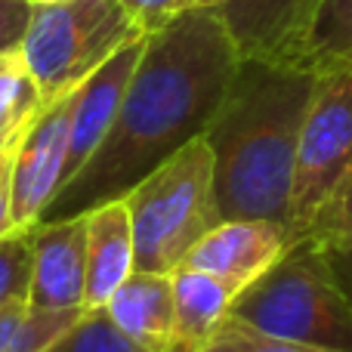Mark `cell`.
I'll return each instance as SVG.
<instances>
[{
	"label": "cell",
	"mask_w": 352,
	"mask_h": 352,
	"mask_svg": "<svg viewBox=\"0 0 352 352\" xmlns=\"http://www.w3.org/2000/svg\"><path fill=\"white\" fill-rule=\"evenodd\" d=\"M241 65L219 10H186L146 47L102 146L59 188L37 223H56L121 201L148 173L201 140Z\"/></svg>",
	"instance_id": "6da1fadb"
},
{
	"label": "cell",
	"mask_w": 352,
	"mask_h": 352,
	"mask_svg": "<svg viewBox=\"0 0 352 352\" xmlns=\"http://www.w3.org/2000/svg\"><path fill=\"white\" fill-rule=\"evenodd\" d=\"M318 74L294 62L241 59L204 133L223 219L287 223L297 142Z\"/></svg>",
	"instance_id": "7a4b0ae2"
},
{
	"label": "cell",
	"mask_w": 352,
	"mask_h": 352,
	"mask_svg": "<svg viewBox=\"0 0 352 352\" xmlns=\"http://www.w3.org/2000/svg\"><path fill=\"white\" fill-rule=\"evenodd\" d=\"M121 201L133 226L136 269L158 275L176 272L195 244L223 223L213 192V155L204 136L148 173Z\"/></svg>",
	"instance_id": "3957f363"
},
{
	"label": "cell",
	"mask_w": 352,
	"mask_h": 352,
	"mask_svg": "<svg viewBox=\"0 0 352 352\" xmlns=\"http://www.w3.org/2000/svg\"><path fill=\"white\" fill-rule=\"evenodd\" d=\"M229 318L278 340L352 352V306L334 285L324 256L303 241L238 294Z\"/></svg>",
	"instance_id": "277c9868"
},
{
	"label": "cell",
	"mask_w": 352,
	"mask_h": 352,
	"mask_svg": "<svg viewBox=\"0 0 352 352\" xmlns=\"http://www.w3.org/2000/svg\"><path fill=\"white\" fill-rule=\"evenodd\" d=\"M136 37L146 34L118 0H50L31 3L19 53L47 105L78 90Z\"/></svg>",
	"instance_id": "5b68a950"
},
{
	"label": "cell",
	"mask_w": 352,
	"mask_h": 352,
	"mask_svg": "<svg viewBox=\"0 0 352 352\" xmlns=\"http://www.w3.org/2000/svg\"><path fill=\"white\" fill-rule=\"evenodd\" d=\"M352 170V68H331L316 78L297 142L287 232L297 244L322 201Z\"/></svg>",
	"instance_id": "8992f818"
},
{
	"label": "cell",
	"mask_w": 352,
	"mask_h": 352,
	"mask_svg": "<svg viewBox=\"0 0 352 352\" xmlns=\"http://www.w3.org/2000/svg\"><path fill=\"white\" fill-rule=\"evenodd\" d=\"M74 90L47 102L28 121L12 164V226L34 229L41 213L65 182L68 142H72Z\"/></svg>",
	"instance_id": "52a82bcc"
},
{
	"label": "cell",
	"mask_w": 352,
	"mask_h": 352,
	"mask_svg": "<svg viewBox=\"0 0 352 352\" xmlns=\"http://www.w3.org/2000/svg\"><path fill=\"white\" fill-rule=\"evenodd\" d=\"M294 248L291 232L275 219H223L188 254L182 266L226 281L235 294L266 275Z\"/></svg>",
	"instance_id": "ba28073f"
},
{
	"label": "cell",
	"mask_w": 352,
	"mask_h": 352,
	"mask_svg": "<svg viewBox=\"0 0 352 352\" xmlns=\"http://www.w3.org/2000/svg\"><path fill=\"white\" fill-rule=\"evenodd\" d=\"M87 226L80 213L31 229L28 309H87Z\"/></svg>",
	"instance_id": "9c48e42d"
},
{
	"label": "cell",
	"mask_w": 352,
	"mask_h": 352,
	"mask_svg": "<svg viewBox=\"0 0 352 352\" xmlns=\"http://www.w3.org/2000/svg\"><path fill=\"white\" fill-rule=\"evenodd\" d=\"M318 3L322 0H226L217 10L241 59L300 65V53Z\"/></svg>",
	"instance_id": "30bf717a"
},
{
	"label": "cell",
	"mask_w": 352,
	"mask_h": 352,
	"mask_svg": "<svg viewBox=\"0 0 352 352\" xmlns=\"http://www.w3.org/2000/svg\"><path fill=\"white\" fill-rule=\"evenodd\" d=\"M146 37H136L127 47H121L102 68L90 74L84 84L74 90V111H72V142H68V167H65V182L72 179L80 167L90 161V155L102 146L109 136L111 124L121 109L124 90L130 84L136 62L142 56ZM62 182V186H65ZM59 195V192H56Z\"/></svg>",
	"instance_id": "8fae6325"
},
{
	"label": "cell",
	"mask_w": 352,
	"mask_h": 352,
	"mask_svg": "<svg viewBox=\"0 0 352 352\" xmlns=\"http://www.w3.org/2000/svg\"><path fill=\"white\" fill-rule=\"evenodd\" d=\"M87 309H102L109 297L136 272L133 226L124 201L87 213Z\"/></svg>",
	"instance_id": "7c38bea8"
},
{
	"label": "cell",
	"mask_w": 352,
	"mask_h": 352,
	"mask_svg": "<svg viewBox=\"0 0 352 352\" xmlns=\"http://www.w3.org/2000/svg\"><path fill=\"white\" fill-rule=\"evenodd\" d=\"M109 318L146 352L173 349V281L170 275L136 269L102 306Z\"/></svg>",
	"instance_id": "4fadbf2b"
},
{
	"label": "cell",
	"mask_w": 352,
	"mask_h": 352,
	"mask_svg": "<svg viewBox=\"0 0 352 352\" xmlns=\"http://www.w3.org/2000/svg\"><path fill=\"white\" fill-rule=\"evenodd\" d=\"M173 281V349L170 352H201L217 328L229 318L238 294L226 281L192 266L170 272Z\"/></svg>",
	"instance_id": "5bb4252c"
},
{
	"label": "cell",
	"mask_w": 352,
	"mask_h": 352,
	"mask_svg": "<svg viewBox=\"0 0 352 352\" xmlns=\"http://www.w3.org/2000/svg\"><path fill=\"white\" fill-rule=\"evenodd\" d=\"M300 65L316 74L352 68V0H322L309 25Z\"/></svg>",
	"instance_id": "9a60e30c"
},
{
	"label": "cell",
	"mask_w": 352,
	"mask_h": 352,
	"mask_svg": "<svg viewBox=\"0 0 352 352\" xmlns=\"http://www.w3.org/2000/svg\"><path fill=\"white\" fill-rule=\"evenodd\" d=\"M43 109L37 84L25 68L22 53L0 56V152L25 130V124Z\"/></svg>",
	"instance_id": "2e32d148"
},
{
	"label": "cell",
	"mask_w": 352,
	"mask_h": 352,
	"mask_svg": "<svg viewBox=\"0 0 352 352\" xmlns=\"http://www.w3.org/2000/svg\"><path fill=\"white\" fill-rule=\"evenodd\" d=\"M300 241L316 250L352 248V170L322 201V207L316 210Z\"/></svg>",
	"instance_id": "e0dca14e"
},
{
	"label": "cell",
	"mask_w": 352,
	"mask_h": 352,
	"mask_svg": "<svg viewBox=\"0 0 352 352\" xmlns=\"http://www.w3.org/2000/svg\"><path fill=\"white\" fill-rule=\"evenodd\" d=\"M50 352H146L140 349L105 309H87L80 322L65 337L50 346Z\"/></svg>",
	"instance_id": "ac0fdd59"
},
{
	"label": "cell",
	"mask_w": 352,
	"mask_h": 352,
	"mask_svg": "<svg viewBox=\"0 0 352 352\" xmlns=\"http://www.w3.org/2000/svg\"><path fill=\"white\" fill-rule=\"evenodd\" d=\"M87 309H28L16 328L6 352H50L59 337H65L80 322Z\"/></svg>",
	"instance_id": "d6986e66"
},
{
	"label": "cell",
	"mask_w": 352,
	"mask_h": 352,
	"mask_svg": "<svg viewBox=\"0 0 352 352\" xmlns=\"http://www.w3.org/2000/svg\"><path fill=\"white\" fill-rule=\"evenodd\" d=\"M31 285V229L0 238V306L28 303Z\"/></svg>",
	"instance_id": "ffe728a7"
},
{
	"label": "cell",
	"mask_w": 352,
	"mask_h": 352,
	"mask_svg": "<svg viewBox=\"0 0 352 352\" xmlns=\"http://www.w3.org/2000/svg\"><path fill=\"white\" fill-rule=\"evenodd\" d=\"M201 352H331V349L278 340V337H269V334H263V331H254V328H248V324L235 322V318H226Z\"/></svg>",
	"instance_id": "44dd1931"
},
{
	"label": "cell",
	"mask_w": 352,
	"mask_h": 352,
	"mask_svg": "<svg viewBox=\"0 0 352 352\" xmlns=\"http://www.w3.org/2000/svg\"><path fill=\"white\" fill-rule=\"evenodd\" d=\"M118 3L130 12V19L140 25L142 34L161 31L179 12L188 10V0H118Z\"/></svg>",
	"instance_id": "7402d4cb"
},
{
	"label": "cell",
	"mask_w": 352,
	"mask_h": 352,
	"mask_svg": "<svg viewBox=\"0 0 352 352\" xmlns=\"http://www.w3.org/2000/svg\"><path fill=\"white\" fill-rule=\"evenodd\" d=\"M31 19V0H0V56L16 53Z\"/></svg>",
	"instance_id": "603a6c76"
},
{
	"label": "cell",
	"mask_w": 352,
	"mask_h": 352,
	"mask_svg": "<svg viewBox=\"0 0 352 352\" xmlns=\"http://www.w3.org/2000/svg\"><path fill=\"white\" fill-rule=\"evenodd\" d=\"M25 127H28V124H25ZM22 133L0 152V238L16 232V226H12V164H16V148H19Z\"/></svg>",
	"instance_id": "cb8c5ba5"
},
{
	"label": "cell",
	"mask_w": 352,
	"mask_h": 352,
	"mask_svg": "<svg viewBox=\"0 0 352 352\" xmlns=\"http://www.w3.org/2000/svg\"><path fill=\"white\" fill-rule=\"evenodd\" d=\"M324 256V266H328L334 285L340 287V294L346 297V303L352 306V248L340 250H318Z\"/></svg>",
	"instance_id": "d4e9b609"
},
{
	"label": "cell",
	"mask_w": 352,
	"mask_h": 352,
	"mask_svg": "<svg viewBox=\"0 0 352 352\" xmlns=\"http://www.w3.org/2000/svg\"><path fill=\"white\" fill-rule=\"evenodd\" d=\"M28 303H3L0 306V352L10 349V340L16 334V328L22 324Z\"/></svg>",
	"instance_id": "484cf974"
},
{
	"label": "cell",
	"mask_w": 352,
	"mask_h": 352,
	"mask_svg": "<svg viewBox=\"0 0 352 352\" xmlns=\"http://www.w3.org/2000/svg\"><path fill=\"white\" fill-rule=\"evenodd\" d=\"M226 0H188V10H207V6H213V10H217V6H223Z\"/></svg>",
	"instance_id": "4316f807"
},
{
	"label": "cell",
	"mask_w": 352,
	"mask_h": 352,
	"mask_svg": "<svg viewBox=\"0 0 352 352\" xmlns=\"http://www.w3.org/2000/svg\"><path fill=\"white\" fill-rule=\"evenodd\" d=\"M31 3H50V0H31Z\"/></svg>",
	"instance_id": "83f0119b"
}]
</instances>
